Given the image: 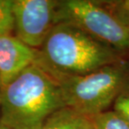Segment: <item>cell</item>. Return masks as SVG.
Here are the masks:
<instances>
[{
  "instance_id": "1",
  "label": "cell",
  "mask_w": 129,
  "mask_h": 129,
  "mask_svg": "<svg viewBox=\"0 0 129 129\" xmlns=\"http://www.w3.org/2000/svg\"><path fill=\"white\" fill-rule=\"evenodd\" d=\"M124 54L80 29L59 23L53 26L37 50L35 64L59 81L85 76L108 64L125 60Z\"/></svg>"
},
{
  "instance_id": "2",
  "label": "cell",
  "mask_w": 129,
  "mask_h": 129,
  "mask_svg": "<svg viewBox=\"0 0 129 129\" xmlns=\"http://www.w3.org/2000/svg\"><path fill=\"white\" fill-rule=\"evenodd\" d=\"M64 107L58 82L36 64L0 88V123L10 129H35Z\"/></svg>"
},
{
  "instance_id": "3",
  "label": "cell",
  "mask_w": 129,
  "mask_h": 129,
  "mask_svg": "<svg viewBox=\"0 0 129 129\" xmlns=\"http://www.w3.org/2000/svg\"><path fill=\"white\" fill-rule=\"evenodd\" d=\"M57 82L64 107L90 118L107 111L118 96L129 91V61L122 60Z\"/></svg>"
},
{
  "instance_id": "4",
  "label": "cell",
  "mask_w": 129,
  "mask_h": 129,
  "mask_svg": "<svg viewBox=\"0 0 129 129\" xmlns=\"http://www.w3.org/2000/svg\"><path fill=\"white\" fill-rule=\"evenodd\" d=\"M59 23L74 25L116 50L129 53V29L119 24L98 1H57L55 24Z\"/></svg>"
},
{
  "instance_id": "5",
  "label": "cell",
  "mask_w": 129,
  "mask_h": 129,
  "mask_svg": "<svg viewBox=\"0 0 129 129\" xmlns=\"http://www.w3.org/2000/svg\"><path fill=\"white\" fill-rule=\"evenodd\" d=\"M56 4L55 0H14L16 37L29 47L39 50L55 24Z\"/></svg>"
},
{
  "instance_id": "6",
  "label": "cell",
  "mask_w": 129,
  "mask_h": 129,
  "mask_svg": "<svg viewBox=\"0 0 129 129\" xmlns=\"http://www.w3.org/2000/svg\"><path fill=\"white\" fill-rule=\"evenodd\" d=\"M37 57V50L33 49L16 36H0V81L1 87L6 86L34 64Z\"/></svg>"
},
{
  "instance_id": "7",
  "label": "cell",
  "mask_w": 129,
  "mask_h": 129,
  "mask_svg": "<svg viewBox=\"0 0 129 129\" xmlns=\"http://www.w3.org/2000/svg\"><path fill=\"white\" fill-rule=\"evenodd\" d=\"M88 117L68 107H62L50 114L40 129H85Z\"/></svg>"
},
{
  "instance_id": "8",
  "label": "cell",
  "mask_w": 129,
  "mask_h": 129,
  "mask_svg": "<svg viewBox=\"0 0 129 129\" xmlns=\"http://www.w3.org/2000/svg\"><path fill=\"white\" fill-rule=\"evenodd\" d=\"M95 129H129V124L117 112L105 111L90 117Z\"/></svg>"
},
{
  "instance_id": "9",
  "label": "cell",
  "mask_w": 129,
  "mask_h": 129,
  "mask_svg": "<svg viewBox=\"0 0 129 129\" xmlns=\"http://www.w3.org/2000/svg\"><path fill=\"white\" fill-rule=\"evenodd\" d=\"M98 3L119 24L129 29V0H105Z\"/></svg>"
},
{
  "instance_id": "10",
  "label": "cell",
  "mask_w": 129,
  "mask_h": 129,
  "mask_svg": "<svg viewBox=\"0 0 129 129\" xmlns=\"http://www.w3.org/2000/svg\"><path fill=\"white\" fill-rule=\"evenodd\" d=\"M13 2L14 0H0V36L10 35L14 29Z\"/></svg>"
},
{
  "instance_id": "11",
  "label": "cell",
  "mask_w": 129,
  "mask_h": 129,
  "mask_svg": "<svg viewBox=\"0 0 129 129\" xmlns=\"http://www.w3.org/2000/svg\"><path fill=\"white\" fill-rule=\"evenodd\" d=\"M114 111L124 118L129 124V91L119 96L113 103Z\"/></svg>"
},
{
  "instance_id": "12",
  "label": "cell",
  "mask_w": 129,
  "mask_h": 129,
  "mask_svg": "<svg viewBox=\"0 0 129 129\" xmlns=\"http://www.w3.org/2000/svg\"><path fill=\"white\" fill-rule=\"evenodd\" d=\"M85 129H95V127H93V125H92V123L91 122V120H90V118H88V122H87L86 127H85Z\"/></svg>"
},
{
  "instance_id": "13",
  "label": "cell",
  "mask_w": 129,
  "mask_h": 129,
  "mask_svg": "<svg viewBox=\"0 0 129 129\" xmlns=\"http://www.w3.org/2000/svg\"><path fill=\"white\" fill-rule=\"evenodd\" d=\"M0 129H10L6 126H4V124H2V123H0Z\"/></svg>"
},
{
  "instance_id": "14",
  "label": "cell",
  "mask_w": 129,
  "mask_h": 129,
  "mask_svg": "<svg viewBox=\"0 0 129 129\" xmlns=\"http://www.w3.org/2000/svg\"><path fill=\"white\" fill-rule=\"evenodd\" d=\"M41 126H42V125H41ZM41 126H40V127H36V128H35V129H40V128H41Z\"/></svg>"
},
{
  "instance_id": "15",
  "label": "cell",
  "mask_w": 129,
  "mask_h": 129,
  "mask_svg": "<svg viewBox=\"0 0 129 129\" xmlns=\"http://www.w3.org/2000/svg\"><path fill=\"white\" fill-rule=\"evenodd\" d=\"M0 88H1V81H0Z\"/></svg>"
}]
</instances>
